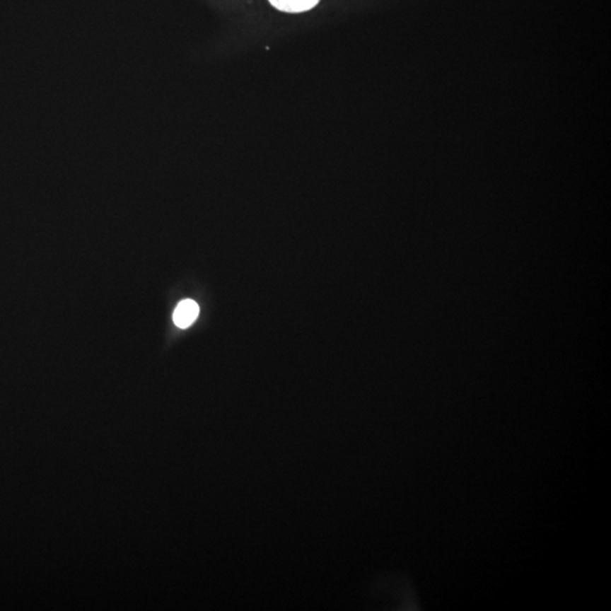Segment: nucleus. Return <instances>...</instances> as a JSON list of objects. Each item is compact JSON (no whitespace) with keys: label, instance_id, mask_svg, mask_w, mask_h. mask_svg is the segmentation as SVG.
Masks as SVG:
<instances>
[{"label":"nucleus","instance_id":"2","mask_svg":"<svg viewBox=\"0 0 611 611\" xmlns=\"http://www.w3.org/2000/svg\"><path fill=\"white\" fill-rule=\"evenodd\" d=\"M275 8L286 13H303L314 8L320 0H269Z\"/></svg>","mask_w":611,"mask_h":611},{"label":"nucleus","instance_id":"1","mask_svg":"<svg viewBox=\"0 0 611 611\" xmlns=\"http://www.w3.org/2000/svg\"><path fill=\"white\" fill-rule=\"evenodd\" d=\"M199 307L192 299H185L178 303L173 313V322L179 328H187L197 320Z\"/></svg>","mask_w":611,"mask_h":611}]
</instances>
